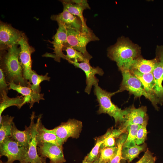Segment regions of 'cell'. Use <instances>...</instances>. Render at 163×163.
I'll return each instance as SVG.
<instances>
[{
  "mask_svg": "<svg viewBox=\"0 0 163 163\" xmlns=\"http://www.w3.org/2000/svg\"><path fill=\"white\" fill-rule=\"evenodd\" d=\"M130 72L141 82L146 92L154 97L160 104L154 91L155 82L152 73H142L134 70H129Z\"/></svg>",
  "mask_w": 163,
  "mask_h": 163,
  "instance_id": "obj_21",
  "label": "cell"
},
{
  "mask_svg": "<svg viewBox=\"0 0 163 163\" xmlns=\"http://www.w3.org/2000/svg\"><path fill=\"white\" fill-rule=\"evenodd\" d=\"M66 53L65 55V59L69 63L72 64L74 62H83L88 60L81 52L75 49L72 46H68L65 48Z\"/></svg>",
  "mask_w": 163,
  "mask_h": 163,
  "instance_id": "obj_27",
  "label": "cell"
},
{
  "mask_svg": "<svg viewBox=\"0 0 163 163\" xmlns=\"http://www.w3.org/2000/svg\"><path fill=\"white\" fill-rule=\"evenodd\" d=\"M127 135L126 133L122 134L116 141L117 147V153L113 158L107 163H120L121 160L123 159L122 156V149L123 145L126 139Z\"/></svg>",
  "mask_w": 163,
  "mask_h": 163,
  "instance_id": "obj_30",
  "label": "cell"
},
{
  "mask_svg": "<svg viewBox=\"0 0 163 163\" xmlns=\"http://www.w3.org/2000/svg\"><path fill=\"white\" fill-rule=\"evenodd\" d=\"M63 9L78 17L81 20L83 25L82 32H88L91 30L87 26L83 15L84 10L90 8L86 0H62Z\"/></svg>",
  "mask_w": 163,
  "mask_h": 163,
  "instance_id": "obj_14",
  "label": "cell"
},
{
  "mask_svg": "<svg viewBox=\"0 0 163 163\" xmlns=\"http://www.w3.org/2000/svg\"><path fill=\"white\" fill-rule=\"evenodd\" d=\"M46 163V161H45V162H43V163Z\"/></svg>",
  "mask_w": 163,
  "mask_h": 163,
  "instance_id": "obj_40",
  "label": "cell"
},
{
  "mask_svg": "<svg viewBox=\"0 0 163 163\" xmlns=\"http://www.w3.org/2000/svg\"><path fill=\"white\" fill-rule=\"evenodd\" d=\"M104 141L101 145L100 149L106 147H113L116 146L114 136L112 133V130H110L104 135Z\"/></svg>",
  "mask_w": 163,
  "mask_h": 163,
  "instance_id": "obj_33",
  "label": "cell"
},
{
  "mask_svg": "<svg viewBox=\"0 0 163 163\" xmlns=\"http://www.w3.org/2000/svg\"><path fill=\"white\" fill-rule=\"evenodd\" d=\"M146 145L144 144L137 145L131 147H123L122 149V156L123 159L127 160L129 162L137 157L139 154L145 149Z\"/></svg>",
  "mask_w": 163,
  "mask_h": 163,
  "instance_id": "obj_24",
  "label": "cell"
},
{
  "mask_svg": "<svg viewBox=\"0 0 163 163\" xmlns=\"http://www.w3.org/2000/svg\"><path fill=\"white\" fill-rule=\"evenodd\" d=\"M58 25L53 41H50L53 45L54 54L47 53L45 54V56L53 58L56 61L59 62L61 58L65 59V55L62 50L66 45L67 35L66 28L62 25Z\"/></svg>",
  "mask_w": 163,
  "mask_h": 163,
  "instance_id": "obj_12",
  "label": "cell"
},
{
  "mask_svg": "<svg viewBox=\"0 0 163 163\" xmlns=\"http://www.w3.org/2000/svg\"><path fill=\"white\" fill-rule=\"evenodd\" d=\"M42 114H40L37 118L36 140L38 145L44 143H50L59 146H62L64 142L55 134L48 132L45 130L41 118Z\"/></svg>",
  "mask_w": 163,
  "mask_h": 163,
  "instance_id": "obj_19",
  "label": "cell"
},
{
  "mask_svg": "<svg viewBox=\"0 0 163 163\" xmlns=\"http://www.w3.org/2000/svg\"><path fill=\"white\" fill-rule=\"evenodd\" d=\"M18 44L21 49L19 59L23 69V76L29 82L33 71L32 69L31 55L35 51V49L29 45L27 38L24 34Z\"/></svg>",
  "mask_w": 163,
  "mask_h": 163,
  "instance_id": "obj_8",
  "label": "cell"
},
{
  "mask_svg": "<svg viewBox=\"0 0 163 163\" xmlns=\"http://www.w3.org/2000/svg\"><path fill=\"white\" fill-rule=\"evenodd\" d=\"M48 73H46L45 75H39L36 71H33L32 74L29 82L30 84L29 87L34 92L40 94L41 92L40 84L44 81H49L50 77L48 76Z\"/></svg>",
  "mask_w": 163,
  "mask_h": 163,
  "instance_id": "obj_26",
  "label": "cell"
},
{
  "mask_svg": "<svg viewBox=\"0 0 163 163\" xmlns=\"http://www.w3.org/2000/svg\"><path fill=\"white\" fill-rule=\"evenodd\" d=\"M0 94V122L2 120V113L6 109L13 106H16L18 108L20 109L23 106L24 101V97L22 96L10 98L7 96V93L5 91Z\"/></svg>",
  "mask_w": 163,
  "mask_h": 163,
  "instance_id": "obj_23",
  "label": "cell"
},
{
  "mask_svg": "<svg viewBox=\"0 0 163 163\" xmlns=\"http://www.w3.org/2000/svg\"><path fill=\"white\" fill-rule=\"evenodd\" d=\"M28 150L19 145L10 136L6 137L0 143V156L6 157L5 163H13L16 160L24 161Z\"/></svg>",
  "mask_w": 163,
  "mask_h": 163,
  "instance_id": "obj_6",
  "label": "cell"
},
{
  "mask_svg": "<svg viewBox=\"0 0 163 163\" xmlns=\"http://www.w3.org/2000/svg\"><path fill=\"white\" fill-rule=\"evenodd\" d=\"M121 72L122 80L119 89L117 91V93L126 90L128 91L130 94H133L135 98L143 96L151 102L156 110H158V102L154 97L146 92L140 81L132 75L129 70L122 71Z\"/></svg>",
  "mask_w": 163,
  "mask_h": 163,
  "instance_id": "obj_4",
  "label": "cell"
},
{
  "mask_svg": "<svg viewBox=\"0 0 163 163\" xmlns=\"http://www.w3.org/2000/svg\"><path fill=\"white\" fill-rule=\"evenodd\" d=\"M94 87V94L99 106L97 113L99 114H107L114 118L116 124L122 123L125 116L129 112V107L122 110L112 102L111 97L117 93V91L113 92H108L102 89L98 84Z\"/></svg>",
  "mask_w": 163,
  "mask_h": 163,
  "instance_id": "obj_3",
  "label": "cell"
},
{
  "mask_svg": "<svg viewBox=\"0 0 163 163\" xmlns=\"http://www.w3.org/2000/svg\"><path fill=\"white\" fill-rule=\"evenodd\" d=\"M35 117V113L33 112L31 115L30 125L31 128V137L29 145L28 150L24 161L30 163H42L46 160L40 157L37 151V144L36 140L37 123L34 122Z\"/></svg>",
  "mask_w": 163,
  "mask_h": 163,
  "instance_id": "obj_15",
  "label": "cell"
},
{
  "mask_svg": "<svg viewBox=\"0 0 163 163\" xmlns=\"http://www.w3.org/2000/svg\"><path fill=\"white\" fill-rule=\"evenodd\" d=\"M156 158L154 157L153 156L147 162L145 163H155V161Z\"/></svg>",
  "mask_w": 163,
  "mask_h": 163,
  "instance_id": "obj_36",
  "label": "cell"
},
{
  "mask_svg": "<svg viewBox=\"0 0 163 163\" xmlns=\"http://www.w3.org/2000/svg\"><path fill=\"white\" fill-rule=\"evenodd\" d=\"M156 61L155 58L147 60L141 56L134 60L129 70H136L143 74L152 73Z\"/></svg>",
  "mask_w": 163,
  "mask_h": 163,
  "instance_id": "obj_22",
  "label": "cell"
},
{
  "mask_svg": "<svg viewBox=\"0 0 163 163\" xmlns=\"http://www.w3.org/2000/svg\"><path fill=\"white\" fill-rule=\"evenodd\" d=\"M72 64L75 67L82 69L85 73L86 79V87L85 92L88 94L90 93L93 86L98 84L99 80L95 76L96 74L102 76L104 72L102 69L98 66L92 67L89 63V61L83 62H74Z\"/></svg>",
  "mask_w": 163,
  "mask_h": 163,
  "instance_id": "obj_13",
  "label": "cell"
},
{
  "mask_svg": "<svg viewBox=\"0 0 163 163\" xmlns=\"http://www.w3.org/2000/svg\"><path fill=\"white\" fill-rule=\"evenodd\" d=\"M38 155L41 158L50 160V163H64L66 161L62 146L50 143H44L37 146Z\"/></svg>",
  "mask_w": 163,
  "mask_h": 163,
  "instance_id": "obj_11",
  "label": "cell"
},
{
  "mask_svg": "<svg viewBox=\"0 0 163 163\" xmlns=\"http://www.w3.org/2000/svg\"><path fill=\"white\" fill-rule=\"evenodd\" d=\"M25 130L21 131L17 129L14 122L12 123L10 137L19 145L28 150L31 137L30 126H25Z\"/></svg>",
  "mask_w": 163,
  "mask_h": 163,
  "instance_id": "obj_20",
  "label": "cell"
},
{
  "mask_svg": "<svg viewBox=\"0 0 163 163\" xmlns=\"http://www.w3.org/2000/svg\"><path fill=\"white\" fill-rule=\"evenodd\" d=\"M117 150V146L100 149L97 163H107L115 156Z\"/></svg>",
  "mask_w": 163,
  "mask_h": 163,
  "instance_id": "obj_28",
  "label": "cell"
},
{
  "mask_svg": "<svg viewBox=\"0 0 163 163\" xmlns=\"http://www.w3.org/2000/svg\"><path fill=\"white\" fill-rule=\"evenodd\" d=\"M141 125L133 124L126 127V129L128 131V134L126 139L123 145V147H131L136 145V141L137 133Z\"/></svg>",
  "mask_w": 163,
  "mask_h": 163,
  "instance_id": "obj_29",
  "label": "cell"
},
{
  "mask_svg": "<svg viewBox=\"0 0 163 163\" xmlns=\"http://www.w3.org/2000/svg\"><path fill=\"white\" fill-rule=\"evenodd\" d=\"M0 163H3V162H2L1 160H0Z\"/></svg>",
  "mask_w": 163,
  "mask_h": 163,
  "instance_id": "obj_39",
  "label": "cell"
},
{
  "mask_svg": "<svg viewBox=\"0 0 163 163\" xmlns=\"http://www.w3.org/2000/svg\"><path fill=\"white\" fill-rule=\"evenodd\" d=\"M5 74L2 70L0 68V94L5 91L7 93L9 89V85L6 83Z\"/></svg>",
  "mask_w": 163,
  "mask_h": 163,
  "instance_id": "obj_34",
  "label": "cell"
},
{
  "mask_svg": "<svg viewBox=\"0 0 163 163\" xmlns=\"http://www.w3.org/2000/svg\"><path fill=\"white\" fill-rule=\"evenodd\" d=\"M82 127V122L73 119H69L66 122H62L59 126L52 129L45 128V131L55 134L64 142L69 137H79Z\"/></svg>",
  "mask_w": 163,
  "mask_h": 163,
  "instance_id": "obj_7",
  "label": "cell"
},
{
  "mask_svg": "<svg viewBox=\"0 0 163 163\" xmlns=\"http://www.w3.org/2000/svg\"><path fill=\"white\" fill-rule=\"evenodd\" d=\"M14 117L7 115L2 116L0 122V143L6 137L10 136Z\"/></svg>",
  "mask_w": 163,
  "mask_h": 163,
  "instance_id": "obj_25",
  "label": "cell"
},
{
  "mask_svg": "<svg viewBox=\"0 0 163 163\" xmlns=\"http://www.w3.org/2000/svg\"><path fill=\"white\" fill-rule=\"evenodd\" d=\"M156 61L152 73L155 82L154 91L161 105L163 104V45L157 46Z\"/></svg>",
  "mask_w": 163,
  "mask_h": 163,
  "instance_id": "obj_9",
  "label": "cell"
},
{
  "mask_svg": "<svg viewBox=\"0 0 163 163\" xmlns=\"http://www.w3.org/2000/svg\"><path fill=\"white\" fill-rule=\"evenodd\" d=\"M153 156L152 153L147 150L141 158L136 163H145Z\"/></svg>",
  "mask_w": 163,
  "mask_h": 163,
  "instance_id": "obj_35",
  "label": "cell"
},
{
  "mask_svg": "<svg viewBox=\"0 0 163 163\" xmlns=\"http://www.w3.org/2000/svg\"><path fill=\"white\" fill-rule=\"evenodd\" d=\"M23 33L8 24L0 22V50H5L18 44Z\"/></svg>",
  "mask_w": 163,
  "mask_h": 163,
  "instance_id": "obj_10",
  "label": "cell"
},
{
  "mask_svg": "<svg viewBox=\"0 0 163 163\" xmlns=\"http://www.w3.org/2000/svg\"><path fill=\"white\" fill-rule=\"evenodd\" d=\"M104 139V138L103 136L97 138L94 146L91 152L85 157L86 161L92 162L97 159L99 155L100 147L103 143Z\"/></svg>",
  "mask_w": 163,
  "mask_h": 163,
  "instance_id": "obj_31",
  "label": "cell"
},
{
  "mask_svg": "<svg viewBox=\"0 0 163 163\" xmlns=\"http://www.w3.org/2000/svg\"><path fill=\"white\" fill-rule=\"evenodd\" d=\"M8 84L9 89L15 90L22 95L24 99L23 106L26 103H29L30 109L35 103H39L40 100H44L43 94L36 93L29 87L17 85L13 82H11Z\"/></svg>",
  "mask_w": 163,
  "mask_h": 163,
  "instance_id": "obj_17",
  "label": "cell"
},
{
  "mask_svg": "<svg viewBox=\"0 0 163 163\" xmlns=\"http://www.w3.org/2000/svg\"><path fill=\"white\" fill-rule=\"evenodd\" d=\"M141 49L127 38H119L116 43L107 50V56L115 62L122 72L129 70L133 62L141 56Z\"/></svg>",
  "mask_w": 163,
  "mask_h": 163,
  "instance_id": "obj_1",
  "label": "cell"
},
{
  "mask_svg": "<svg viewBox=\"0 0 163 163\" xmlns=\"http://www.w3.org/2000/svg\"><path fill=\"white\" fill-rule=\"evenodd\" d=\"M148 120L145 121L139 129L136 141V144L141 145L144 143L147 138V125Z\"/></svg>",
  "mask_w": 163,
  "mask_h": 163,
  "instance_id": "obj_32",
  "label": "cell"
},
{
  "mask_svg": "<svg viewBox=\"0 0 163 163\" xmlns=\"http://www.w3.org/2000/svg\"><path fill=\"white\" fill-rule=\"evenodd\" d=\"M51 19L66 28L74 29L82 32L83 25L81 19L66 10L63 9L62 12L58 14L52 15Z\"/></svg>",
  "mask_w": 163,
  "mask_h": 163,
  "instance_id": "obj_16",
  "label": "cell"
},
{
  "mask_svg": "<svg viewBox=\"0 0 163 163\" xmlns=\"http://www.w3.org/2000/svg\"><path fill=\"white\" fill-rule=\"evenodd\" d=\"M97 163V160L94 162H88L86 161V158H85H85L84 160L82 162V163Z\"/></svg>",
  "mask_w": 163,
  "mask_h": 163,
  "instance_id": "obj_37",
  "label": "cell"
},
{
  "mask_svg": "<svg viewBox=\"0 0 163 163\" xmlns=\"http://www.w3.org/2000/svg\"><path fill=\"white\" fill-rule=\"evenodd\" d=\"M19 163H30L25 162V161H22V162H21Z\"/></svg>",
  "mask_w": 163,
  "mask_h": 163,
  "instance_id": "obj_38",
  "label": "cell"
},
{
  "mask_svg": "<svg viewBox=\"0 0 163 163\" xmlns=\"http://www.w3.org/2000/svg\"><path fill=\"white\" fill-rule=\"evenodd\" d=\"M17 44L5 50L0 55V68L4 72L7 82L29 87L30 83L24 77L23 69L19 61L21 51Z\"/></svg>",
  "mask_w": 163,
  "mask_h": 163,
  "instance_id": "obj_2",
  "label": "cell"
},
{
  "mask_svg": "<svg viewBox=\"0 0 163 163\" xmlns=\"http://www.w3.org/2000/svg\"><path fill=\"white\" fill-rule=\"evenodd\" d=\"M147 111L146 106H142L138 108L133 106L130 107L129 112L125 117L122 127L126 129L128 126L131 125L142 124L148 120Z\"/></svg>",
  "mask_w": 163,
  "mask_h": 163,
  "instance_id": "obj_18",
  "label": "cell"
},
{
  "mask_svg": "<svg viewBox=\"0 0 163 163\" xmlns=\"http://www.w3.org/2000/svg\"><path fill=\"white\" fill-rule=\"evenodd\" d=\"M67 40L65 48L70 46L82 53L85 57L90 60L92 56L87 50L86 46L89 42L99 40L92 30L88 32H82L75 30L66 28Z\"/></svg>",
  "mask_w": 163,
  "mask_h": 163,
  "instance_id": "obj_5",
  "label": "cell"
}]
</instances>
